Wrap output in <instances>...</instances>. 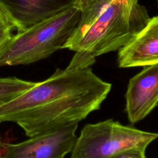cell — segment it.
<instances>
[{"label": "cell", "mask_w": 158, "mask_h": 158, "mask_svg": "<svg viewBox=\"0 0 158 158\" xmlns=\"http://www.w3.org/2000/svg\"><path fill=\"white\" fill-rule=\"evenodd\" d=\"M157 3H158V0H157Z\"/></svg>", "instance_id": "obj_15"}, {"label": "cell", "mask_w": 158, "mask_h": 158, "mask_svg": "<svg viewBox=\"0 0 158 158\" xmlns=\"http://www.w3.org/2000/svg\"><path fill=\"white\" fill-rule=\"evenodd\" d=\"M157 106H158V105H157Z\"/></svg>", "instance_id": "obj_16"}, {"label": "cell", "mask_w": 158, "mask_h": 158, "mask_svg": "<svg viewBox=\"0 0 158 158\" xmlns=\"http://www.w3.org/2000/svg\"><path fill=\"white\" fill-rule=\"evenodd\" d=\"M156 64H158V15L150 19L140 31L118 49L117 54V65L120 68Z\"/></svg>", "instance_id": "obj_9"}, {"label": "cell", "mask_w": 158, "mask_h": 158, "mask_svg": "<svg viewBox=\"0 0 158 158\" xmlns=\"http://www.w3.org/2000/svg\"><path fill=\"white\" fill-rule=\"evenodd\" d=\"M111 88L112 85L106 82L101 86L65 96L23 113L14 122L30 138L78 123L100 109Z\"/></svg>", "instance_id": "obj_4"}, {"label": "cell", "mask_w": 158, "mask_h": 158, "mask_svg": "<svg viewBox=\"0 0 158 158\" xmlns=\"http://www.w3.org/2000/svg\"><path fill=\"white\" fill-rule=\"evenodd\" d=\"M36 83L16 77L0 78V105L14 99Z\"/></svg>", "instance_id": "obj_10"}, {"label": "cell", "mask_w": 158, "mask_h": 158, "mask_svg": "<svg viewBox=\"0 0 158 158\" xmlns=\"http://www.w3.org/2000/svg\"><path fill=\"white\" fill-rule=\"evenodd\" d=\"M80 15L81 11L73 6L17 32L0 50V67L31 64L62 49Z\"/></svg>", "instance_id": "obj_3"}, {"label": "cell", "mask_w": 158, "mask_h": 158, "mask_svg": "<svg viewBox=\"0 0 158 158\" xmlns=\"http://www.w3.org/2000/svg\"><path fill=\"white\" fill-rule=\"evenodd\" d=\"M1 144H2V143H1V141H0V148H1Z\"/></svg>", "instance_id": "obj_14"}, {"label": "cell", "mask_w": 158, "mask_h": 158, "mask_svg": "<svg viewBox=\"0 0 158 158\" xmlns=\"http://www.w3.org/2000/svg\"><path fill=\"white\" fill-rule=\"evenodd\" d=\"M74 6L78 9L81 12L86 10L94 4L102 0H73Z\"/></svg>", "instance_id": "obj_13"}, {"label": "cell", "mask_w": 158, "mask_h": 158, "mask_svg": "<svg viewBox=\"0 0 158 158\" xmlns=\"http://www.w3.org/2000/svg\"><path fill=\"white\" fill-rule=\"evenodd\" d=\"M73 6V0H0V9L17 32Z\"/></svg>", "instance_id": "obj_8"}, {"label": "cell", "mask_w": 158, "mask_h": 158, "mask_svg": "<svg viewBox=\"0 0 158 158\" xmlns=\"http://www.w3.org/2000/svg\"><path fill=\"white\" fill-rule=\"evenodd\" d=\"M158 133L143 131L108 119L88 123L81 130L70 158H109L130 149L146 151Z\"/></svg>", "instance_id": "obj_5"}, {"label": "cell", "mask_w": 158, "mask_h": 158, "mask_svg": "<svg viewBox=\"0 0 158 158\" xmlns=\"http://www.w3.org/2000/svg\"><path fill=\"white\" fill-rule=\"evenodd\" d=\"M125 101V111L131 124L142 120L157 106L158 64L144 66L130 79Z\"/></svg>", "instance_id": "obj_7"}, {"label": "cell", "mask_w": 158, "mask_h": 158, "mask_svg": "<svg viewBox=\"0 0 158 158\" xmlns=\"http://www.w3.org/2000/svg\"><path fill=\"white\" fill-rule=\"evenodd\" d=\"M78 123L30 137L17 144H2L0 158H64L72 151Z\"/></svg>", "instance_id": "obj_6"}, {"label": "cell", "mask_w": 158, "mask_h": 158, "mask_svg": "<svg viewBox=\"0 0 158 158\" xmlns=\"http://www.w3.org/2000/svg\"><path fill=\"white\" fill-rule=\"evenodd\" d=\"M139 0H102L81 12L78 24L62 49L83 51L95 57L118 50L150 18Z\"/></svg>", "instance_id": "obj_1"}, {"label": "cell", "mask_w": 158, "mask_h": 158, "mask_svg": "<svg viewBox=\"0 0 158 158\" xmlns=\"http://www.w3.org/2000/svg\"><path fill=\"white\" fill-rule=\"evenodd\" d=\"M14 25L0 9V50L13 36Z\"/></svg>", "instance_id": "obj_11"}, {"label": "cell", "mask_w": 158, "mask_h": 158, "mask_svg": "<svg viewBox=\"0 0 158 158\" xmlns=\"http://www.w3.org/2000/svg\"><path fill=\"white\" fill-rule=\"evenodd\" d=\"M95 61V57L88 52H76L65 69H57L48 79L37 82L20 95L0 105V123L14 122L28 110L104 85L106 81L95 75L91 68Z\"/></svg>", "instance_id": "obj_2"}, {"label": "cell", "mask_w": 158, "mask_h": 158, "mask_svg": "<svg viewBox=\"0 0 158 158\" xmlns=\"http://www.w3.org/2000/svg\"><path fill=\"white\" fill-rule=\"evenodd\" d=\"M109 158H147L145 151L141 149H130L117 154Z\"/></svg>", "instance_id": "obj_12"}]
</instances>
